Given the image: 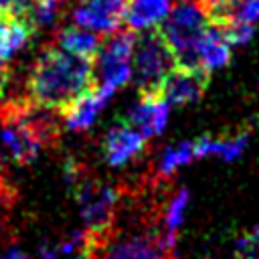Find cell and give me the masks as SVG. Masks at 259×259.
Here are the masks:
<instances>
[{"instance_id": "cell-5", "label": "cell", "mask_w": 259, "mask_h": 259, "mask_svg": "<svg viewBox=\"0 0 259 259\" xmlns=\"http://www.w3.org/2000/svg\"><path fill=\"white\" fill-rule=\"evenodd\" d=\"M132 57V79L140 93H156L162 79L176 67L174 55L158 28L146 30L140 40L136 38Z\"/></svg>"}, {"instance_id": "cell-12", "label": "cell", "mask_w": 259, "mask_h": 259, "mask_svg": "<svg viewBox=\"0 0 259 259\" xmlns=\"http://www.w3.org/2000/svg\"><path fill=\"white\" fill-rule=\"evenodd\" d=\"M231 45L227 42L223 30L214 24H208L206 32L202 34V38L196 45V61L198 67L204 69L206 73L221 69L229 63L231 59Z\"/></svg>"}, {"instance_id": "cell-20", "label": "cell", "mask_w": 259, "mask_h": 259, "mask_svg": "<svg viewBox=\"0 0 259 259\" xmlns=\"http://www.w3.org/2000/svg\"><path fill=\"white\" fill-rule=\"evenodd\" d=\"M14 202V190H12V182L6 178V174L0 170V223L6 219L8 210L12 208Z\"/></svg>"}, {"instance_id": "cell-6", "label": "cell", "mask_w": 259, "mask_h": 259, "mask_svg": "<svg viewBox=\"0 0 259 259\" xmlns=\"http://www.w3.org/2000/svg\"><path fill=\"white\" fill-rule=\"evenodd\" d=\"M136 45L134 30H115L111 36L101 42L99 53L95 57L97 61V75L95 85L105 91L107 95H113L117 89H121L132 79V53Z\"/></svg>"}, {"instance_id": "cell-2", "label": "cell", "mask_w": 259, "mask_h": 259, "mask_svg": "<svg viewBox=\"0 0 259 259\" xmlns=\"http://www.w3.org/2000/svg\"><path fill=\"white\" fill-rule=\"evenodd\" d=\"M65 178L75 192L79 204V214L89 233H107L115 223L117 190L93 176H89L83 166L75 160L65 162Z\"/></svg>"}, {"instance_id": "cell-3", "label": "cell", "mask_w": 259, "mask_h": 259, "mask_svg": "<svg viewBox=\"0 0 259 259\" xmlns=\"http://www.w3.org/2000/svg\"><path fill=\"white\" fill-rule=\"evenodd\" d=\"M208 18L196 0H180L170 8L158 30L168 42L178 67L200 69L196 61V45L208 28Z\"/></svg>"}, {"instance_id": "cell-9", "label": "cell", "mask_w": 259, "mask_h": 259, "mask_svg": "<svg viewBox=\"0 0 259 259\" xmlns=\"http://www.w3.org/2000/svg\"><path fill=\"white\" fill-rule=\"evenodd\" d=\"M144 148H146V138L125 121L109 127L101 142L103 158L109 166L127 164L130 160L138 158L144 152Z\"/></svg>"}, {"instance_id": "cell-23", "label": "cell", "mask_w": 259, "mask_h": 259, "mask_svg": "<svg viewBox=\"0 0 259 259\" xmlns=\"http://www.w3.org/2000/svg\"><path fill=\"white\" fill-rule=\"evenodd\" d=\"M0 259H28L20 249H8Z\"/></svg>"}, {"instance_id": "cell-13", "label": "cell", "mask_w": 259, "mask_h": 259, "mask_svg": "<svg viewBox=\"0 0 259 259\" xmlns=\"http://www.w3.org/2000/svg\"><path fill=\"white\" fill-rule=\"evenodd\" d=\"M170 12V0H127L125 22L130 30H152Z\"/></svg>"}, {"instance_id": "cell-16", "label": "cell", "mask_w": 259, "mask_h": 259, "mask_svg": "<svg viewBox=\"0 0 259 259\" xmlns=\"http://www.w3.org/2000/svg\"><path fill=\"white\" fill-rule=\"evenodd\" d=\"M55 45L69 55H75V57H81L87 61H95L101 40L97 34H93L81 26H65L57 32Z\"/></svg>"}, {"instance_id": "cell-14", "label": "cell", "mask_w": 259, "mask_h": 259, "mask_svg": "<svg viewBox=\"0 0 259 259\" xmlns=\"http://www.w3.org/2000/svg\"><path fill=\"white\" fill-rule=\"evenodd\" d=\"M194 144V156L196 158H206V156H217L225 162L237 160L249 144V134L239 132L231 138H210V136H200Z\"/></svg>"}, {"instance_id": "cell-17", "label": "cell", "mask_w": 259, "mask_h": 259, "mask_svg": "<svg viewBox=\"0 0 259 259\" xmlns=\"http://www.w3.org/2000/svg\"><path fill=\"white\" fill-rule=\"evenodd\" d=\"M188 200H190L188 190L186 188H178L172 194V198L168 200L166 208H164V217H162V229H164V233H162L160 241H162L164 249H168L170 253L176 247V235H178V229L184 223V212H186Z\"/></svg>"}, {"instance_id": "cell-25", "label": "cell", "mask_w": 259, "mask_h": 259, "mask_svg": "<svg viewBox=\"0 0 259 259\" xmlns=\"http://www.w3.org/2000/svg\"><path fill=\"white\" fill-rule=\"evenodd\" d=\"M0 107H2V105H0Z\"/></svg>"}, {"instance_id": "cell-7", "label": "cell", "mask_w": 259, "mask_h": 259, "mask_svg": "<svg viewBox=\"0 0 259 259\" xmlns=\"http://www.w3.org/2000/svg\"><path fill=\"white\" fill-rule=\"evenodd\" d=\"M206 85H208V73L204 69H186L176 65L162 79L156 93L168 105H188L202 97Z\"/></svg>"}, {"instance_id": "cell-21", "label": "cell", "mask_w": 259, "mask_h": 259, "mask_svg": "<svg viewBox=\"0 0 259 259\" xmlns=\"http://www.w3.org/2000/svg\"><path fill=\"white\" fill-rule=\"evenodd\" d=\"M28 0H0V14H16L20 16Z\"/></svg>"}, {"instance_id": "cell-19", "label": "cell", "mask_w": 259, "mask_h": 259, "mask_svg": "<svg viewBox=\"0 0 259 259\" xmlns=\"http://www.w3.org/2000/svg\"><path fill=\"white\" fill-rule=\"evenodd\" d=\"M227 38V42L231 47H241L247 45L253 38V24H245V22H227L223 26H219Z\"/></svg>"}, {"instance_id": "cell-15", "label": "cell", "mask_w": 259, "mask_h": 259, "mask_svg": "<svg viewBox=\"0 0 259 259\" xmlns=\"http://www.w3.org/2000/svg\"><path fill=\"white\" fill-rule=\"evenodd\" d=\"M34 28L16 14H0V59H12L32 36Z\"/></svg>"}, {"instance_id": "cell-8", "label": "cell", "mask_w": 259, "mask_h": 259, "mask_svg": "<svg viewBox=\"0 0 259 259\" xmlns=\"http://www.w3.org/2000/svg\"><path fill=\"white\" fill-rule=\"evenodd\" d=\"M127 0H83L73 10L77 26L95 32H115L125 20Z\"/></svg>"}, {"instance_id": "cell-18", "label": "cell", "mask_w": 259, "mask_h": 259, "mask_svg": "<svg viewBox=\"0 0 259 259\" xmlns=\"http://www.w3.org/2000/svg\"><path fill=\"white\" fill-rule=\"evenodd\" d=\"M196 156H194V144L184 140L176 146H168L164 152H162V158H160V164H158V174L160 176H170L174 174L180 166L192 162Z\"/></svg>"}, {"instance_id": "cell-24", "label": "cell", "mask_w": 259, "mask_h": 259, "mask_svg": "<svg viewBox=\"0 0 259 259\" xmlns=\"http://www.w3.org/2000/svg\"><path fill=\"white\" fill-rule=\"evenodd\" d=\"M34 2H38V4H49V6H55V8H61L67 0H34Z\"/></svg>"}, {"instance_id": "cell-22", "label": "cell", "mask_w": 259, "mask_h": 259, "mask_svg": "<svg viewBox=\"0 0 259 259\" xmlns=\"http://www.w3.org/2000/svg\"><path fill=\"white\" fill-rule=\"evenodd\" d=\"M6 83H8V67H6V61L0 59V95L6 87Z\"/></svg>"}, {"instance_id": "cell-4", "label": "cell", "mask_w": 259, "mask_h": 259, "mask_svg": "<svg viewBox=\"0 0 259 259\" xmlns=\"http://www.w3.org/2000/svg\"><path fill=\"white\" fill-rule=\"evenodd\" d=\"M87 259H170V251L164 249L160 237L111 227L107 233H89Z\"/></svg>"}, {"instance_id": "cell-1", "label": "cell", "mask_w": 259, "mask_h": 259, "mask_svg": "<svg viewBox=\"0 0 259 259\" xmlns=\"http://www.w3.org/2000/svg\"><path fill=\"white\" fill-rule=\"evenodd\" d=\"M93 61L47 47L38 53L26 81V99L34 105L61 113L79 95L95 85Z\"/></svg>"}, {"instance_id": "cell-11", "label": "cell", "mask_w": 259, "mask_h": 259, "mask_svg": "<svg viewBox=\"0 0 259 259\" xmlns=\"http://www.w3.org/2000/svg\"><path fill=\"white\" fill-rule=\"evenodd\" d=\"M109 97L111 95H107L97 85H93L89 91H85L73 103H69L59 113V117H63L67 130H71V132H83V130H87V127L93 125V121L97 119L99 111L103 109V105L107 103Z\"/></svg>"}, {"instance_id": "cell-10", "label": "cell", "mask_w": 259, "mask_h": 259, "mask_svg": "<svg viewBox=\"0 0 259 259\" xmlns=\"http://www.w3.org/2000/svg\"><path fill=\"white\" fill-rule=\"evenodd\" d=\"M168 121V103L158 93H140V99L130 107L127 121L146 140L164 132Z\"/></svg>"}]
</instances>
